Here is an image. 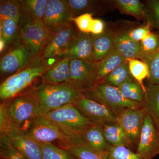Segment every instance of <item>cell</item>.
<instances>
[{"label": "cell", "instance_id": "6da1fadb", "mask_svg": "<svg viewBox=\"0 0 159 159\" xmlns=\"http://www.w3.org/2000/svg\"><path fill=\"white\" fill-rule=\"evenodd\" d=\"M43 115L66 104H72L83 93L68 83H46L31 92Z\"/></svg>", "mask_w": 159, "mask_h": 159}, {"label": "cell", "instance_id": "7a4b0ae2", "mask_svg": "<svg viewBox=\"0 0 159 159\" xmlns=\"http://www.w3.org/2000/svg\"><path fill=\"white\" fill-rule=\"evenodd\" d=\"M83 94L105 106L116 116L128 108H142V103L125 99L116 87L102 81H97Z\"/></svg>", "mask_w": 159, "mask_h": 159}, {"label": "cell", "instance_id": "3957f363", "mask_svg": "<svg viewBox=\"0 0 159 159\" xmlns=\"http://www.w3.org/2000/svg\"><path fill=\"white\" fill-rule=\"evenodd\" d=\"M26 132L39 143L59 141L62 148L70 144L80 136L69 133L43 115L30 122L29 130Z\"/></svg>", "mask_w": 159, "mask_h": 159}, {"label": "cell", "instance_id": "277c9868", "mask_svg": "<svg viewBox=\"0 0 159 159\" xmlns=\"http://www.w3.org/2000/svg\"><path fill=\"white\" fill-rule=\"evenodd\" d=\"M52 66L49 62L38 63L8 77L0 86L1 100H6L16 97Z\"/></svg>", "mask_w": 159, "mask_h": 159}, {"label": "cell", "instance_id": "5b68a950", "mask_svg": "<svg viewBox=\"0 0 159 159\" xmlns=\"http://www.w3.org/2000/svg\"><path fill=\"white\" fill-rule=\"evenodd\" d=\"M52 122L74 136H79L94 125L72 104H66L45 114Z\"/></svg>", "mask_w": 159, "mask_h": 159}, {"label": "cell", "instance_id": "8992f818", "mask_svg": "<svg viewBox=\"0 0 159 159\" xmlns=\"http://www.w3.org/2000/svg\"><path fill=\"white\" fill-rule=\"evenodd\" d=\"M24 15L21 16L19 23L21 36L34 57L43 50L52 31L43 21L33 20Z\"/></svg>", "mask_w": 159, "mask_h": 159}, {"label": "cell", "instance_id": "52a82bcc", "mask_svg": "<svg viewBox=\"0 0 159 159\" xmlns=\"http://www.w3.org/2000/svg\"><path fill=\"white\" fill-rule=\"evenodd\" d=\"M9 111L15 125L20 128L25 122H31L43 115L38 102L31 93L14 97L9 102Z\"/></svg>", "mask_w": 159, "mask_h": 159}, {"label": "cell", "instance_id": "ba28073f", "mask_svg": "<svg viewBox=\"0 0 159 159\" xmlns=\"http://www.w3.org/2000/svg\"><path fill=\"white\" fill-rule=\"evenodd\" d=\"M72 104L94 124L103 125L116 122L117 116L105 106L82 93Z\"/></svg>", "mask_w": 159, "mask_h": 159}, {"label": "cell", "instance_id": "9c48e42d", "mask_svg": "<svg viewBox=\"0 0 159 159\" xmlns=\"http://www.w3.org/2000/svg\"><path fill=\"white\" fill-rule=\"evenodd\" d=\"M96 62L70 59L69 84L83 93L97 82Z\"/></svg>", "mask_w": 159, "mask_h": 159}, {"label": "cell", "instance_id": "30bf717a", "mask_svg": "<svg viewBox=\"0 0 159 159\" xmlns=\"http://www.w3.org/2000/svg\"><path fill=\"white\" fill-rule=\"evenodd\" d=\"M146 114L143 107L128 108L117 116V122L124 130L131 145H138Z\"/></svg>", "mask_w": 159, "mask_h": 159}, {"label": "cell", "instance_id": "8fae6325", "mask_svg": "<svg viewBox=\"0 0 159 159\" xmlns=\"http://www.w3.org/2000/svg\"><path fill=\"white\" fill-rule=\"evenodd\" d=\"M76 26L69 24L52 31L51 36L42 52L43 59H50L65 50L79 33Z\"/></svg>", "mask_w": 159, "mask_h": 159}, {"label": "cell", "instance_id": "7c38bea8", "mask_svg": "<svg viewBox=\"0 0 159 159\" xmlns=\"http://www.w3.org/2000/svg\"><path fill=\"white\" fill-rule=\"evenodd\" d=\"M137 152L145 159H153L159 155V130L147 114L137 145Z\"/></svg>", "mask_w": 159, "mask_h": 159}, {"label": "cell", "instance_id": "4fadbf2b", "mask_svg": "<svg viewBox=\"0 0 159 159\" xmlns=\"http://www.w3.org/2000/svg\"><path fill=\"white\" fill-rule=\"evenodd\" d=\"M11 145L28 159H42L40 144L22 129L14 126L8 134Z\"/></svg>", "mask_w": 159, "mask_h": 159}, {"label": "cell", "instance_id": "5bb4252c", "mask_svg": "<svg viewBox=\"0 0 159 159\" xmlns=\"http://www.w3.org/2000/svg\"><path fill=\"white\" fill-rule=\"evenodd\" d=\"M73 17L66 1L49 0L43 21L52 31L71 24Z\"/></svg>", "mask_w": 159, "mask_h": 159}, {"label": "cell", "instance_id": "9a60e30c", "mask_svg": "<svg viewBox=\"0 0 159 159\" xmlns=\"http://www.w3.org/2000/svg\"><path fill=\"white\" fill-rule=\"evenodd\" d=\"M60 57L94 61V52L90 33L80 32L59 54Z\"/></svg>", "mask_w": 159, "mask_h": 159}, {"label": "cell", "instance_id": "2e32d148", "mask_svg": "<svg viewBox=\"0 0 159 159\" xmlns=\"http://www.w3.org/2000/svg\"><path fill=\"white\" fill-rule=\"evenodd\" d=\"M32 57L29 47L21 45L7 52L0 61L1 73L9 74L22 68L30 61Z\"/></svg>", "mask_w": 159, "mask_h": 159}, {"label": "cell", "instance_id": "e0dca14e", "mask_svg": "<svg viewBox=\"0 0 159 159\" xmlns=\"http://www.w3.org/2000/svg\"><path fill=\"white\" fill-rule=\"evenodd\" d=\"M115 48L127 60L138 59L142 60L144 57L140 43L130 38L127 31L115 34Z\"/></svg>", "mask_w": 159, "mask_h": 159}, {"label": "cell", "instance_id": "ac0fdd59", "mask_svg": "<svg viewBox=\"0 0 159 159\" xmlns=\"http://www.w3.org/2000/svg\"><path fill=\"white\" fill-rule=\"evenodd\" d=\"M142 107L159 130V84L148 83L145 86Z\"/></svg>", "mask_w": 159, "mask_h": 159}, {"label": "cell", "instance_id": "d6986e66", "mask_svg": "<svg viewBox=\"0 0 159 159\" xmlns=\"http://www.w3.org/2000/svg\"><path fill=\"white\" fill-rule=\"evenodd\" d=\"M94 52V61L98 62L115 49V34L108 31L102 34H91Z\"/></svg>", "mask_w": 159, "mask_h": 159}, {"label": "cell", "instance_id": "ffe728a7", "mask_svg": "<svg viewBox=\"0 0 159 159\" xmlns=\"http://www.w3.org/2000/svg\"><path fill=\"white\" fill-rule=\"evenodd\" d=\"M127 62V59L116 49H113L104 58L98 62H96L97 82L101 81L112 71Z\"/></svg>", "mask_w": 159, "mask_h": 159}, {"label": "cell", "instance_id": "44dd1931", "mask_svg": "<svg viewBox=\"0 0 159 159\" xmlns=\"http://www.w3.org/2000/svg\"><path fill=\"white\" fill-rule=\"evenodd\" d=\"M70 59L65 57L52 66L43 75L46 83H69Z\"/></svg>", "mask_w": 159, "mask_h": 159}, {"label": "cell", "instance_id": "7402d4cb", "mask_svg": "<svg viewBox=\"0 0 159 159\" xmlns=\"http://www.w3.org/2000/svg\"><path fill=\"white\" fill-rule=\"evenodd\" d=\"M80 136L84 142L92 148L99 152L107 154L111 145L107 142L101 126L94 124L80 134Z\"/></svg>", "mask_w": 159, "mask_h": 159}, {"label": "cell", "instance_id": "603a6c76", "mask_svg": "<svg viewBox=\"0 0 159 159\" xmlns=\"http://www.w3.org/2000/svg\"><path fill=\"white\" fill-rule=\"evenodd\" d=\"M77 159H108L107 154L97 151L84 142L81 136L64 148Z\"/></svg>", "mask_w": 159, "mask_h": 159}, {"label": "cell", "instance_id": "cb8c5ba5", "mask_svg": "<svg viewBox=\"0 0 159 159\" xmlns=\"http://www.w3.org/2000/svg\"><path fill=\"white\" fill-rule=\"evenodd\" d=\"M102 128L104 138L109 145L128 148L131 146L124 130L117 122L103 125Z\"/></svg>", "mask_w": 159, "mask_h": 159}, {"label": "cell", "instance_id": "d4e9b609", "mask_svg": "<svg viewBox=\"0 0 159 159\" xmlns=\"http://www.w3.org/2000/svg\"><path fill=\"white\" fill-rule=\"evenodd\" d=\"M49 0L19 1L21 12L33 20L43 21Z\"/></svg>", "mask_w": 159, "mask_h": 159}, {"label": "cell", "instance_id": "484cf974", "mask_svg": "<svg viewBox=\"0 0 159 159\" xmlns=\"http://www.w3.org/2000/svg\"><path fill=\"white\" fill-rule=\"evenodd\" d=\"M125 99L143 103L145 92L141 85L134 78L129 80L117 87Z\"/></svg>", "mask_w": 159, "mask_h": 159}, {"label": "cell", "instance_id": "4316f807", "mask_svg": "<svg viewBox=\"0 0 159 159\" xmlns=\"http://www.w3.org/2000/svg\"><path fill=\"white\" fill-rule=\"evenodd\" d=\"M129 69L132 77L141 85L145 92V86L143 81L149 77L148 66L142 60L138 59L127 60Z\"/></svg>", "mask_w": 159, "mask_h": 159}, {"label": "cell", "instance_id": "83f0119b", "mask_svg": "<svg viewBox=\"0 0 159 159\" xmlns=\"http://www.w3.org/2000/svg\"><path fill=\"white\" fill-rule=\"evenodd\" d=\"M115 2L118 9L122 12L138 19L145 17L144 4L139 0H116Z\"/></svg>", "mask_w": 159, "mask_h": 159}, {"label": "cell", "instance_id": "f1b7e54d", "mask_svg": "<svg viewBox=\"0 0 159 159\" xmlns=\"http://www.w3.org/2000/svg\"><path fill=\"white\" fill-rule=\"evenodd\" d=\"M132 78H133L129 72L127 62L112 71L101 81L109 85L118 87L125 81Z\"/></svg>", "mask_w": 159, "mask_h": 159}, {"label": "cell", "instance_id": "f546056e", "mask_svg": "<svg viewBox=\"0 0 159 159\" xmlns=\"http://www.w3.org/2000/svg\"><path fill=\"white\" fill-rule=\"evenodd\" d=\"M42 159H77L64 148H60L52 143H40Z\"/></svg>", "mask_w": 159, "mask_h": 159}, {"label": "cell", "instance_id": "4dcf8cb0", "mask_svg": "<svg viewBox=\"0 0 159 159\" xmlns=\"http://www.w3.org/2000/svg\"><path fill=\"white\" fill-rule=\"evenodd\" d=\"M0 17L1 20L10 19L19 24L21 11L18 1H1Z\"/></svg>", "mask_w": 159, "mask_h": 159}, {"label": "cell", "instance_id": "1f68e13d", "mask_svg": "<svg viewBox=\"0 0 159 159\" xmlns=\"http://www.w3.org/2000/svg\"><path fill=\"white\" fill-rule=\"evenodd\" d=\"M142 60L149 69V83L159 84V48L153 53L144 55Z\"/></svg>", "mask_w": 159, "mask_h": 159}, {"label": "cell", "instance_id": "d6a6232c", "mask_svg": "<svg viewBox=\"0 0 159 159\" xmlns=\"http://www.w3.org/2000/svg\"><path fill=\"white\" fill-rule=\"evenodd\" d=\"M9 111V102H3L0 106V134L1 139L7 137L15 126Z\"/></svg>", "mask_w": 159, "mask_h": 159}, {"label": "cell", "instance_id": "836d02e7", "mask_svg": "<svg viewBox=\"0 0 159 159\" xmlns=\"http://www.w3.org/2000/svg\"><path fill=\"white\" fill-rule=\"evenodd\" d=\"M107 156L108 159H145L141 155L124 146L111 145L107 152Z\"/></svg>", "mask_w": 159, "mask_h": 159}, {"label": "cell", "instance_id": "e575fe53", "mask_svg": "<svg viewBox=\"0 0 159 159\" xmlns=\"http://www.w3.org/2000/svg\"><path fill=\"white\" fill-rule=\"evenodd\" d=\"M0 155L3 159H28L11 145L7 136L1 139Z\"/></svg>", "mask_w": 159, "mask_h": 159}, {"label": "cell", "instance_id": "d590c367", "mask_svg": "<svg viewBox=\"0 0 159 159\" xmlns=\"http://www.w3.org/2000/svg\"><path fill=\"white\" fill-rule=\"evenodd\" d=\"M19 24L14 20L10 19L1 20L0 38L2 37L7 43L15 37Z\"/></svg>", "mask_w": 159, "mask_h": 159}, {"label": "cell", "instance_id": "8d00e7d4", "mask_svg": "<svg viewBox=\"0 0 159 159\" xmlns=\"http://www.w3.org/2000/svg\"><path fill=\"white\" fill-rule=\"evenodd\" d=\"M148 3V9L145 10V17L148 24L157 29L159 33V0H150Z\"/></svg>", "mask_w": 159, "mask_h": 159}, {"label": "cell", "instance_id": "74e56055", "mask_svg": "<svg viewBox=\"0 0 159 159\" xmlns=\"http://www.w3.org/2000/svg\"><path fill=\"white\" fill-rule=\"evenodd\" d=\"M144 55L152 54L159 48V34L151 32L140 43Z\"/></svg>", "mask_w": 159, "mask_h": 159}, {"label": "cell", "instance_id": "f35d334b", "mask_svg": "<svg viewBox=\"0 0 159 159\" xmlns=\"http://www.w3.org/2000/svg\"><path fill=\"white\" fill-rule=\"evenodd\" d=\"M66 2L74 17L88 12L93 3L88 0H68Z\"/></svg>", "mask_w": 159, "mask_h": 159}, {"label": "cell", "instance_id": "ab89813d", "mask_svg": "<svg viewBox=\"0 0 159 159\" xmlns=\"http://www.w3.org/2000/svg\"><path fill=\"white\" fill-rule=\"evenodd\" d=\"M93 20V14L87 12L72 18V21L74 23L80 32L90 33Z\"/></svg>", "mask_w": 159, "mask_h": 159}, {"label": "cell", "instance_id": "60d3db41", "mask_svg": "<svg viewBox=\"0 0 159 159\" xmlns=\"http://www.w3.org/2000/svg\"><path fill=\"white\" fill-rule=\"evenodd\" d=\"M151 26L148 24L145 25L138 27L127 31V34L130 38L136 42L140 43L147 35L152 32L150 28Z\"/></svg>", "mask_w": 159, "mask_h": 159}, {"label": "cell", "instance_id": "b9f144b4", "mask_svg": "<svg viewBox=\"0 0 159 159\" xmlns=\"http://www.w3.org/2000/svg\"><path fill=\"white\" fill-rule=\"evenodd\" d=\"M105 31V23L102 20L93 19L91 28L90 34H99Z\"/></svg>", "mask_w": 159, "mask_h": 159}, {"label": "cell", "instance_id": "7bdbcfd3", "mask_svg": "<svg viewBox=\"0 0 159 159\" xmlns=\"http://www.w3.org/2000/svg\"><path fill=\"white\" fill-rule=\"evenodd\" d=\"M6 44L7 43L5 39L2 37L0 38V52L1 53L4 51L6 48Z\"/></svg>", "mask_w": 159, "mask_h": 159}, {"label": "cell", "instance_id": "ee69618b", "mask_svg": "<svg viewBox=\"0 0 159 159\" xmlns=\"http://www.w3.org/2000/svg\"><path fill=\"white\" fill-rule=\"evenodd\" d=\"M1 159H3V158H1Z\"/></svg>", "mask_w": 159, "mask_h": 159}]
</instances>
